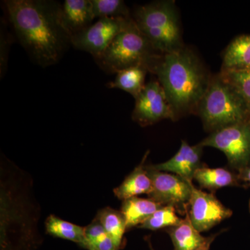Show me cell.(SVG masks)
I'll list each match as a JSON object with an SVG mask.
<instances>
[{
    "label": "cell",
    "mask_w": 250,
    "mask_h": 250,
    "mask_svg": "<svg viewBox=\"0 0 250 250\" xmlns=\"http://www.w3.org/2000/svg\"><path fill=\"white\" fill-rule=\"evenodd\" d=\"M4 4L20 42L38 65H54L72 45L71 37L62 22V3L52 0H6Z\"/></svg>",
    "instance_id": "1"
},
{
    "label": "cell",
    "mask_w": 250,
    "mask_h": 250,
    "mask_svg": "<svg viewBox=\"0 0 250 250\" xmlns=\"http://www.w3.org/2000/svg\"><path fill=\"white\" fill-rule=\"evenodd\" d=\"M148 70L157 77L176 119L197 111L211 78L196 54L184 47L157 54Z\"/></svg>",
    "instance_id": "2"
},
{
    "label": "cell",
    "mask_w": 250,
    "mask_h": 250,
    "mask_svg": "<svg viewBox=\"0 0 250 250\" xmlns=\"http://www.w3.org/2000/svg\"><path fill=\"white\" fill-rule=\"evenodd\" d=\"M132 18L139 30L159 54L183 48L182 29L174 1H157L135 9Z\"/></svg>",
    "instance_id": "3"
},
{
    "label": "cell",
    "mask_w": 250,
    "mask_h": 250,
    "mask_svg": "<svg viewBox=\"0 0 250 250\" xmlns=\"http://www.w3.org/2000/svg\"><path fill=\"white\" fill-rule=\"evenodd\" d=\"M196 111L206 129L211 132L250 120L243 98L220 74L210 78Z\"/></svg>",
    "instance_id": "4"
},
{
    "label": "cell",
    "mask_w": 250,
    "mask_h": 250,
    "mask_svg": "<svg viewBox=\"0 0 250 250\" xmlns=\"http://www.w3.org/2000/svg\"><path fill=\"white\" fill-rule=\"evenodd\" d=\"M139 30L132 18L126 29L120 33L101 55L97 64L108 73L117 72L138 65L149 66L157 54Z\"/></svg>",
    "instance_id": "5"
},
{
    "label": "cell",
    "mask_w": 250,
    "mask_h": 250,
    "mask_svg": "<svg viewBox=\"0 0 250 250\" xmlns=\"http://www.w3.org/2000/svg\"><path fill=\"white\" fill-rule=\"evenodd\" d=\"M199 145L222 151L229 165L241 172L250 164V120L216 130Z\"/></svg>",
    "instance_id": "6"
},
{
    "label": "cell",
    "mask_w": 250,
    "mask_h": 250,
    "mask_svg": "<svg viewBox=\"0 0 250 250\" xmlns=\"http://www.w3.org/2000/svg\"><path fill=\"white\" fill-rule=\"evenodd\" d=\"M132 21L129 18H99L96 22L72 37V46L96 58L106 50L120 33Z\"/></svg>",
    "instance_id": "7"
},
{
    "label": "cell",
    "mask_w": 250,
    "mask_h": 250,
    "mask_svg": "<svg viewBox=\"0 0 250 250\" xmlns=\"http://www.w3.org/2000/svg\"><path fill=\"white\" fill-rule=\"evenodd\" d=\"M135 100L131 117L141 126H149L164 119L176 120L165 91L157 80H150L146 83Z\"/></svg>",
    "instance_id": "8"
},
{
    "label": "cell",
    "mask_w": 250,
    "mask_h": 250,
    "mask_svg": "<svg viewBox=\"0 0 250 250\" xmlns=\"http://www.w3.org/2000/svg\"><path fill=\"white\" fill-rule=\"evenodd\" d=\"M146 169L152 182L149 198L164 206L172 205L176 208H183L187 210L193 187L192 182L177 174L154 170L148 166Z\"/></svg>",
    "instance_id": "9"
},
{
    "label": "cell",
    "mask_w": 250,
    "mask_h": 250,
    "mask_svg": "<svg viewBox=\"0 0 250 250\" xmlns=\"http://www.w3.org/2000/svg\"><path fill=\"white\" fill-rule=\"evenodd\" d=\"M187 212L192 226L200 233L210 229L232 215V211L213 194L202 191L194 186Z\"/></svg>",
    "instance_id": "10"
},
{
    "label": "cell",
    "mask_w": 250,
    "mask_h": 250,
    "mask_svg": "<svg viewBox=\"0 0 250 250\" xmlns=\"http://www.w3.org/2000/svg\"><path fill=\"white\" fill-rule=\"evenodd\" d=\"M202 149L203 147L199 144L190 146L187 141H182L178 152L170 159L148 167L163 172H172L188 182H192L195 172L202 166Z\"/></svg>",
    "instance_id": "11"
},
{
    "label": "cell",
    "mask_w": 250,
    "mask_h": 250,
    "mask_svg": "<svg viewBox=\"0 0 250 250\" xmlns=\"http://www.w3.org/2000/svg\"><path fill=\"white\" fill-rule=\"evenodd\" d=\"M62 26L71 37L84 30L95 19L91 0H65L61 6Z\"/></svg>",
    "instance_id": "12"
},
{
    "label": "cell",
    "mask_w": 250,
    "mask_h": 250,
    "mask_svg": "<svg viewBox=\"0 0 250 250\" xmlns=\"http://www.w3.org/2000/svg\"><path fill=\"white\" fill-rule=\"evenodd\" d=\"M149 152L147 151L146 153L141 164L135 167L134 170L125 179L123 183L113 189V192L117 198L124 201L143 194L149 195L151 193L152 190V179L145 165Z\"/></svg>",
    "instance_id": "13"
},
{
    "label": "cell",
    "mask_w": 250,
    "mask_h": 250,
    "mask_svg": "<svg viewBox=\"0 0 250 250\" xmlns=\"http://www.w3.org/2000/svg\"><path fill=\"white\" fill-rule=\"evenodd\" d=\"M250 68V34L235 38L223 54L221 71L246 70Z\"/></svg>",
    "instance_id": "14"
},
{
    "label": "cell",
    "mask_w": 250,
    "mask_h": 250,
    "mask_svg": "<svg viewBox=\"0 0 250 250\" xmlns=\"http://www.w3.org/2000/svg\"><path fill=\"white\" fill-rule=\"evenodd\" d=\"M163 206L150 198L135 197L124 200L121 211L125 219L126 229L142 225Z\"/></svg>",
    "instance_id": "15"
},
{
    "label": "cell",
    "mask_w": 250,
    "mask_h": 250,
    "mask_svg": "<svg viewBox=\"0 0 250 250\" xmlns=\"http://www.w3.org/2000/svg\"><path fill=\"white\" fill-rule=\"evenodd\" d=\"M147 72L149 70L145 65L128 67L117 72L116 78L108 83L107 87L124 90L136 99L146 84V77Z\"/></svg>",
    "instance_id": "16"
},
{
    "label": "cell",
    "mask_w": 250,
    "mask_h": 250,
    "mask_svg": "<svg viewBox=\"0 0 250 250\" xmlns=\"http://www.w3.org/2000/svg\"><path fill=\"white\" fill-rule=\"evenodd\" d=\"M167 231L173 243L174 250H195L206 239L192 226L187 214L178 225L167 228Z\"/></svg>",
    "instance_id": "17"
},
{
    "label": "cell",
    "mask_w": 250,
    "mask_h": 250,
    "mask_svg": "<svg viewBox=\"0 0 250 250\" xmlns=\"http://www.w3.org/2000/svg\"><path fill=\"white\" fill-rule=\"evenodd\" d=\"M194 179L202 188L214 191L223 188L236 185L238 177L227 169L210 168L202 166L195 172Z\"/></svg>",
    "instance_id": "18"
},
{
    "label": "cell",
    "mask_w": 250,
    "mask_h": 250,
    "mask_svg": "<svg viewBox=\"0 0 250 250\" xmlns=\"http://www.w3.org/2000/svg\"><path fill=\"white\" fill-rule=\"evenodd\" d=\"M96 217L118 250L121 249L125 231L127 229L121 211L113 209L111 207H105L99 210Z\"/></svg>",
    "instance_id": "19"
},
{
    "label": "cell",
    "mask_w": 250,
    "mask_h": 250,
    "mask_svg": "<svg viewBox=\"0 0 250 250\" xmlns=\"http://www.w3.org/2000/svg\"><path fill=\"white\" fill-rule=\"evenodd\" d=\"M46 231L51 236L75 242L80 247L85 241V227H81L54 215H50L45 221Z\"/></svg>",
    "instance_id": "20"
},
{
    "label": "cell",
    "mask_w": 250,
    "mask_h": 250,
    "mask_svg": "<svg viewBox=\"0 0 250 250\" xmlns=\"http://www.w3.org/2000/svg\"><path fill=\"white\" fill-rule=\"evenodd\" d=\"M176 210L177 208L174 206H163L140 225L139 228L156 231L163 228L176 226L182 220L179 218Z\"/></svg>",
    "instance_id": "21"
},
{
    "label": "cell",
    "mask_w": 250,
    "mask_h": 250,
    "mask_svg": "<svg viewBox=\"0 0 250 250\" xmlns=\"http://www.w3.org/2000/svg\"><path fill=\"white\" fill-rule=\"evenodd\" d=\"M94 17L129 18V10L122 0H91Z\"/></svg>",
    "instance_id": "22"
},
{
    "label": "cell",
    "mask_w": 250,
    "mask_h": 250,
    "mask_svg": "<svg viewBox=\"0 0 250 250\" xmlns=\"http://www.w3.org/2000/svg\"><path fill=\"white\" fill-rule=\"evenodd\" d=\"M220 74L236 88L250 112V68L233 71H221Z\"/></svg>",
    "instance_id": "23"
},
{
    "label": "cell",
    "mask_w": 250,
    "mask_h": 250,
    "mask_svg": "<svg viewBox=\"0 0 250 250\" xmlns=\"http://www.w3.org/2000/svg\"><path fill=\"white\" fill-rule=\"evenodd\" d=\"M12 36L6 29L4 21L1 23V35H0V75H5L8 66L10 47L12 43Z\"/></svg>",
    "instance_id": "24"
},
{
    "label": "cell",
    "mask_w": 250,
    "mask_h": 250,
    "mask_svg": "<svg viewBox=\"0 0 250 250\" xmlns=\"http://www.w3.org/2000/svg\"><path fill=\"white\" fill-rule=\"evenodd\" d=\"M107 236L103 225L98 218L95 217L91 223L85 227V241L81 247L83 248L86 245L100 241Z\"/></svg>",
    "instance_id": "25"
},
{
    "label": "cell",
    "mask_w": 250,
    "mask_h": 250,
    "mask_svg": "<svg viewBox=\"0 0 250 250\" xmlns=\"http://www.w3.org/2000/svg\"><path fill=\"white\" fill-rule=\"evenodd\" d=\"M83 248L87 250H118L108 236L100 241L86 245Z\"/></svg>",
    "instance_id": "26"
},
{
    "label": "cell",
    "mask_w": 250,
    "mask_h": 250,
    "mask_svg": "<svg viewBox=\"0 0 250 250\" xmlns=\"http://www.w3.org/2000/svg\"><path fill=\"white\" fill-rule=\"evenodd\" d=\"M215 236H216L215 235H213V236L207 237L201 246L198 247L195 250H209L210 247L211 246L212 243L214 241Z\"/></svg>",
    "instance_id": "27"
},
{
    "label": "cell",
    "mask_w": 250,
    "mask_h": 250,
    "mask_svg": "<svg viewBox=\"0 0 250 250\" xmlns=\"http://www.w3.org/2000/svg\"><path fill=\"white\" fill-rule=\"evenodd\" d=\"M238 179L248 182L250 185V164L246 168L243 169L238 174Z\"/></svg>",
    "instance_id": "28"
},
{
    "label": "cell",
    "mask_w": 250,
    "mask_h": 250,
    "mask_svg": "<svg viewBox=\"0 0 250 250\" xmlns=\"http://www.w3.org/2000/svg\"><path fill=\"white\" fill-rule=\"evenodd\" d=\"M149 248H150L151 250H154V249H153L152 246H151V243H150V242H149Z\"/></svg>",
    "instance_id": "29"
},
{
    "label": "cell",
    "mask_w": 250,
    "mask_h": 250,
    "mask_svg": "<svg viewBox=\"0 0 250 250\" xmlns=\"http://www.w3.org/2000/svg\"></svg>",
    "instance_id": "30"
}]
</instances>
